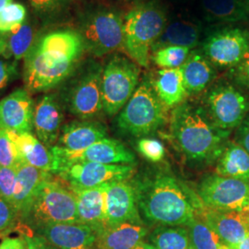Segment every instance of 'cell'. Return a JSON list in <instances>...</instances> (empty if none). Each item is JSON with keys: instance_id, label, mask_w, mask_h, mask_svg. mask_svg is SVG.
Returning <instances> with one entry per match:
<instances>
[{"instance_id": "40", "label": "cell", "mask_w": 249, "mask_h": 249, "mask_svg": "<svg viewBox=\"0 0 249 249\" xmlns=\"http://www.w3.org/2000/svg\"><path fill=\"white\" fill-rule=\"evenodd\" d=\"M230 75L233 81L242 88L249 90V50L243 60L231 69Z\"/></svg>"}, {"instance_id": "23", "label": "cell", "mask_w": 249, "mask_h": 249, "mask_svg": "<svg viewBox=\"0 0 249 249\" xmlns=\"http://www.w3.org/2000/svg\"><path fill=\"white\" fill-rule=\"evenodd\" d=\"M53 174L37 169L25 163H20L17 171V182L12 205L15 208L20 222L33 203L41 184Z\"/></svg>"}, {"instance_id": "5", "label": "cell", "mask_w": 249, "mask_h": 249, "mask_svg": "<svg viewBox=\"0 0 249 249\" xmlns=\"http://www.w3.org/2000/svg\"><path fill=\"white\" fill-rule=\"evenodd\" d=\"M20 223L32 230L57 223H80L76 198L71 188L53 175L45 180Z\"/></svg>"}, {"instance_id": "12", "label": "cell", "mask_w": 249, "mask_h": 249, "mask_svg": "<svg viewBox=\"0 0 249 249\" xmlns=\"http://www.w3.org/2000/svg\"><path fill=\"white\" fill-rule=\"evenodd\" d=\"M249 50V31L242 27H223L211 33L201 52L215 68L232 69Z\"/></svg>"}, {"instance_id": "32", "label": "cell", "mask_w": 249, "mask_h": 249, "mask_svg": "<svg viewBox=\"0 0 249 249\" xmlns=\"http://www.w3.org/2000/svg\"><path fill=\"white\" fill-rule=\"evenodd\" d=\"M192 249H227L216 232L200 218L187 225Z\"/></svg>"}, {"instance_id": "27", "label": "cell", "mask_w": 249, "mask_h": 249, "mask_svg": "<svg viewBox=\"0 0 249 249\" xmlns=\"http://www.w3.org/2000/svg\"><path fill=\"white\" fill-rule=\"evenodd\" d=\"M201 27L195 21L178 19L167 24L159 39L152 46L151 52L169 45L195 48L199 43Z\"/></svg>"}, {"instance_id": "44", "label": "cell", "mask_w": 249, "mask_h": 249, "mask_svg": "<svg viewBox=\"0 0 249 249\" xmlns=\"http://www.w3.org/2000/svg\"><path fill=\"white\" fill-rule=\"evenodd\" d=\"M0 249H28L24 237H6L0 243Z\"/></svg>"}, {"instance_id": "14", "label": "cell", "mask_w": 249, "mask_h": 249, "mask_svg": "<svg viewBox=\"0 0 249 249\" xmlns=\"http://www.w3.org/2000/svg\"><path fill=\"white\" fill-rule=\"evenodd\" d=\"M51 150L54 157L55 167L65 162L77 161L131 165L136 160L132 151H129L123 143L111 138H105L82 151H67L56 146H53Z\"/></svg>"}, {"instance_id": "26", "label": "cell", "mask_w": 249, "mask_h": 249, "mask_svg": "<svg viewBox=\"0 0 249 249\" xmlns=\"http://www.w3.org/2000/svg\"><path fill=\"white\" fill-rule=\"evenodd\" d=\"M151 85L166 108L178 107L185 102L187 93L184 86L181 69H161L156 72Z\"/></svg>"}, {"instance_id": "8", "label": "cell", "mask_w": 249, "mask_h": 249, "mask_svg": "<svg viewBox=\"0 0 249 249\" xmlns=\"http://www.w3.org/2000/svg\"><path fill=\"white\" fill-rule=\"evenodd\" d=\"M141 70L130 58L114 55L103 69L102 93L104 112L117 115L131 98L139 86Z\"/></svg>"}, {"instance_id": "21", "label": "cell", "mask_w": 249, "mask_h": 249, "mask_svg": "<svg viewBox=\"0 0 249 249\" xmlns=\"http://www.w3.org/2000/svg\"><path fill=\"white\" fill-rule=\"evenodd\" d=\"M107 138L106 125L93 119L75 120L64 124L56 147L70 151H82Z\"/></svg>"}, {"instance_id": "42", "label": "cell", "mask_w": 249, "mask_h": 249, "mask_svg": "<svg viewBox=\"0 0 249 249\" xmlns=\"http://www.w3.org/2000/svg\"><path fill=\"white\" fill-rule=\"evenodd\" d=\"M26 241L27 249H57L45 239L43 236L37 233H25L22 234Z\"/></svg>"}, {"instance_id": "36", "label": "cell", "mask_w": 249, "mask_h": 249, "mask_svg": "<svg viewBox=\"0 0 249 249\" xmlns=\"http://www.w3.org/2000/svg\"><path fill=\"white\" fill-rule=\"evenodd\" d=\"M17 167L0 166V196L12 204L17 182Z\"/></svg>"}, {"instance_id": "17", "label": "cell", "mask_w": 249, "mask_h": 249, "mask_svg": "<svg viewBox=\"0 0 249 249\" xmlns=\"http://www.w3.org/2000/svg\"><path fill=\"white\" fill-rule=\"evenodd\" d=\"M33 231L57 249H97V231L86 224H48Z\"/></svg>"}, {"instance_id": "37", "label": "cell", "mask_w": 249, "mask_h": 249, "mask_svg": "<svg viewBox=\"0 0 249 249\" xmlns=\"http://www.w3.org/2000/svg\"><path fill=\"white\" fill-rule=\"evenodd\" d=\"M137 149L145 159L157 162L163 159L165 149L163 144L155 139L142 138L137 143Z\"/></svg>"}, {"instance_id": "18", "label": "cell", "mask_w": 249, "mask_h": 249, "mask_svg": "<svg viewBox=\"0 0 249 249\" xmlns=\"http://www.w3.org/2000/svg\"><path fill=\"white\" fill-rule=\"evenodd\" d=\"M35 103L26 89H17L0 100V128L18 133L34 129Z\"/></svg>"}, {"instance_id": "39", "label": "cell", "mask_w": 249, "mask_h": 249, "mask_svg": "<svg viewBox=\"0 0 249 249\" xmlns=\"http://www.w3.org/2000/svg\"><path fill=\"white\" fill-rule=\"evenodd\" d=\"M38 14L51 17L66 9L69 0H29Z\"/></svg>"}, {"instance_id": "49", "label": "cell", "mask_w": 249, "mask_h": 249, "mask_svg": "<svg viewBox=\"0 0 249 249\" xmlns=\"http://www.w3.org/2000/svg\"><path fill=\"white\" fill-rule=\"evenodd\" d=\"M244 2H246L248 5H249V0H243Z\"/></svg>"}, {"instance_id": "43", "label": "cell", "mask_w": 249, "mask_h": 249, "mask_svg": "<svg viewBox=\"0 0 249 249\" xmlns=\"http://www.w3.org/2000/svg\"><path fill=\"white\" fill-rule=\"evenodd\" d=\"M234 142L238 143L249 153V113L236 128Z\"/></svg>"}, {"instance_id": "45", "label": "cell", "mask_w": 249, "mask_h": 249, "mask_svg": "<svg viewBox=\"0 0 249 249\" xmlns=\"http://www.w3.org/2000/svg\"><path fill=\"white\" fill-rule=\"evenodd\" d=\"M231 249H249V234L241 241L239 244H237L234 248Z\"/></svg>"}, {"instance_id": "16", "label": "cell", "mask_w": 249, "mask_h": 249, "mask_svg": "<svg viewBox=\"0 0 249 249\" xmlns=\"http://www.w3.org/2000/svg\"><path fill=\"white\" fill-rule=\"evenodd\" d=\"M64 105L59 94L49 92L37 100L34 110V129L40 142L52 149L58 141L64 120Z\"/></svg>"}, {"instance_id": "50", "label": "cell", "mask_w": 249, "mask_h": 249, "mask_svg": "<svg viewBox=\"0 0 249 249\" xmlns=\"http://www.w3.org/2000/svg\"><path fill=\"white\" fill-rule=\"evenodd\" d=\"M229 249V248H228V249Z\"/></svg>"}, {"instance_id": "35", "label": "cell", "mask_w": 249, "mask_h": 249, "mask_svg": "<svg viewBox=\"0 0 249 249\" xmlns=\"http://www.w3.org/2000/svg\"><path fill=\"white\" fill-rule=\"evenodd\" d=\"M20 163L17 147L8 130L0 128V166L17 167Z\"/></svg>"}, {"instance_id": "31", "label": "cell", "mask_w": 249, "mask_h": 249, "mask_svg": "<svg viewBox=\"0 0 249 249\" xmlns=\"http://www.w3.org/2000/svg\"><path fill=\"white\" fill-rule=\"evenodd\" d=\"M150 244L156 249H192L189 231L184 226L160 225L150 234Z\"/></svg>"}, {"instance_id": "41", "label": "cell", "mask_w": 249, "mask_h": 249, "mask_svg": "<svg viewBox=\"0 0 249 249\" xmlns=\"http://www.w3.org/2000/svg\"><path fill=\"white\" fill-rule=\"evenodd\" d=\"M18 75V61L0 60V91L5 89Z\"/></svg>"}, {"instance_id": "1", "label": "cell", "mask_w": 249, "mask_h": 249, "mask_svg": "<svg viewBox=\"0 0 249 249\" xmlns=\"http://www.w3.org/2000/svg\"><path fill=\"white\" fill-rule=\"evenodd\" d=\"M84 51L78 31L59 29L40 36L24 58L25 89L36 93L57 87L75 73Z\"/></svg>"}, {"instance_id": "3", "label": "cell", "mask_w": 249, "mask_h": 249, "mask_svg": "<svg viewBox=\"0 0 249 249\" xmlns=\"http://www.w3.org/2000/svg\"><path fill=\"white\" fill-rule=\"evenodd\" d=\"M135 187L139 209L151 223L187 226L196 218L194 204L178 180L168 174H157Z\"/></svg>"}, {"instance_id": "7", "label": "cell", "mask_w": 249, "mask_h": 249, "mask_svg": "<svg viewBox=\"0 0 249 249\" xmlns=\"http://www.w3.org/2000/svg\"><path fill=\"white\" fill-rule=\"evenodd\" d=\"M102 74L103 68L98 63L90 62L67 86L60 97L73 116L89 120L104 112Z\"/></svg>"}, {"instance_id": "10", "label": "cell", "mask_w": 249, "mask_h": 249, "mask_svg": "<svg viewBox=\"0 0 249 249\" xmlns=\"http://www.w3.org/2000/svg\"><path fill=\"white\" fill-rule=\"evenodd\" d=\"M214 124L231 133L249 113V97L229 82L213 85L205 94L204 106Z\"/></svg>"}, {"instance_id": "22", "label": "cell", "mask_w": 249, "mask_h": 249, "mask_svg": "<svg viewBox=\"0 0 249 249\" xmlns=\"http://www.w3.org/2000/svg\"><path fill=\"white\" fill-rule=\"evenodd\" d=\"M18 150L19 161L46 173L53 174L55 161L52 150L40 142L32 132L18 133L8 130Z\"/></svg>"}, {"instance_id": "30", "label": "cell", "mask_w": 249, "mask_h": 249, "mask_svg": "<svg viewBox=\"0 0 249 249\" xmlns=\"http://www.w3.org/2000/svg\"><path fill=\"white\" fill-rule=\"evenodd\" d=\"M3 36L7 45L3 55L8 59L14 58L15 61L25 58L36 42L35 28L28 20L18 29Z\"/></svg>"}, {"instance_id": "13", "label": "cell", "mask_w": 249, "mask_h": 249, "mask_svg": "<svg viewBox=\"0 0 249 249\" xmlns=\"http://www.w3.org/2000/svg\"><path fill=\"white\" fill-rule=\"evenodd\" d=\"M198 195L209 209L244 212L249 206V183L217 174L210 175L199 183Z\"/></svg>"}, {"instance_id": "34", "label": "cell", "mask_w": 249, "mask_h": 249, "mask_svg": "<svg viewBox=\"0 0 249 249\" xmlns=\"http://www.w3.org/2000/svg\"><path fill=\"white\" fill-rule=\"evenodd\" d=\"M27 9L21 3L12 2L0 10V34L10 33L26 21Z\"/></svg>"}, {"instance_id": "11", "label": "cell", "mask_w": 249, "mask_h": 249, "mask_svg": "<svg viewBox=\"0 0 249 249\" xmlns=\"http://www.w3.org/2000/svg\"><path fill=\"white\" fill-rule=\"evenodd\" d=\"M133 173L134 167L129 164L77 161L56 165L53 175L69 187L90 188L108 182L128 180Z\"/></svg>"}, {"instance_id": "9", "label": "cell", "mask_w": 249, "mask_h": 249, "mask_svg": "<svg viewBox=\"0 0 249 249\" xmlns=\"http://www.w3.org/2000/svg\"><path fill=\"white\" fill-rule=\"evenodd\" d=\"M78 32L86 51L104 56L123 46L124 18L114 9H96L84 16Z\"/></svg>"}, {"instance_id": "33", "label": "cell", "mask_w": 249, "mask_h": 249, "mask_svg": "<svg viewBox=\"0 0 249 249\" xmlns=\"http://www.w3.org/2000/svg\"><path fill=\"white\" fill-rule=\"evenodd\" d=\"M190 51L182 46H164L152 52V60L161 69H178L186 62Z\"/></svg>"}, {"instance_id": "24", "label": "cell", "mask_w": 249, "mask_h": 249, "mask_svg": "<svg viewBox=\"0 0 249 249\" xmlns=\"http://www.w3.org/2000/svg\"><path fill=\"white\" fill-rule=\"evenodd\" d=\"M180 69L187 95L200 93L216 77L215 67L199 50L190 51Z\"/></svg>"}, {"instance_id": "20", "label": "cell", "mask_w": 249, "mask_h": 249, "mask_svg": "<svg viewBox=\"0 0 249 249\" xmlns=\"http://www.w3.org/2000/svg\"><path fill=\"white\" fill-rule=\"evenodd\" d=\"M69 187L76 198L80 223L89 225L96 231L107 226L106 200L107 183L90 188Z\"/></svg>"}, {"instance_id": "29", "label": "cell", "mask_w": 249, "mask_h": 249, "mask_svg": "<svg viewBox=\"0 0 249 249\" xmlns=\"http://www.w3.org/2000/svg\"><path fill=\"white\" fill-rule=\"evenodd\" d=\"M216 174L249 183V153L235 142L226 143L217 160Z\"/></svg>"}, {"instance_id": "28", "label": "cell", "mask_w": 249, "mask_h": 249, "mask_svg": "<svg viewBox=\"0 0 249 249\" xmlns=\"http://www.w3.org/2000/svg\"><path fill=\"white\" fill-rule=\"evenodd\" d=\"M200 3L210 22L236 23L249 19V5L243 0H200Z\"/></svg>"}, {"instance_id": "4", "label": "cell", "mask_w": 249, "mask_h": 249, "mask_svg": "<svg viewBox=\"0 0 249 249\" xmlns=\"http://www.w3.org/2000/svg\"><path fill=\"white\" fill-rule=\"evenodd\" d=\"M167 25L163 8L156 2L137 6L124 18L123 47L131 60L146 68L152 46Z\"/></svg>"}, {"instance_id": "46", "label": "cell", "mask_w": 249, "mask_h": 249, "mask_svg": "<svg viewBox=\"0 0 249 249\" xmlns=\"http://www.w3.org/2000/svg\"><path fill=\"white\" fill-rule=\"evenodd\" d=\"M6 40L3 35L0 34V55L4 54L6 51Z\"/></svg>"}, {"instance_id": "25", "label": "cell", "mask_w": 249, "mask_h": 249, "mask_svg": "<svg viewBox=\"0 0 249 249\" xmlns=\"http://www.w3.org/2000/svg\"><path fill=\"white\" fill-rule=\"evenodd\" d=\"M142 223L105 226L97 231V249H133L147 235Z\"/></svg>"}, {"instance_id": "6", "label": "cell", "mask_w": 249, "mask_h": 249, "mask_svg": "<svg viewBox=\"0 0 249 249\" xmlns=\"http://www.w3.org/2000/svg\"><path fill=\"white\" fill-rule=\"evenodd\" d=\"M166 120V107L162 105L151 85L144 80L120 111L116 119L117 127L134 137L155 132Z\"/></svg>"}, {"instance_id": "48", "label": "cell", "mask_w": 249, "mask_h": 249, "mask_svg": "<svg viewBox=\"0 0 249 249\" xmlns=\"http://www.w3.org/2000/svg\"><path fill=\"white\" fill-rule=\"evenodd\" d=\"M244 213L246 214V216H247V218L249 219V206L244 211Z\"/></svg>"}, {"instance_id": "15", "label": "cell", "mask_w": 249, "mask_h": 249, "mask_svg": "<svg viewBox=\"0 0 249 249\" xmlns=\"http://www.w3.org/2000/svg\"><path fill=\"white\" fill-rule=\"evenodd\" d=\"M107 226L120 223H142L139 213L136 187L128 180L107 183Z\"/></svg>"}, {"instance_id": "19", "label": "cell", "mask_w": 249, "mask_h": 249, "mask_svg": "<svg viewBox=\"0 0 249 249\" xmlns=\"http://www.w3.org/2000/svg\"><path fill=\"white\" fill-rule=\"evenodd\" d=\"M200 219L207 223L223 245L229 249L234 248L249 234V221L244 212L217 211L203 205Z\"/></svg>"}, {"instance_id": "47", "label": "cell", "mask_w": 249, "mask_h": 249, "mask_svg": "<svg viewBox=\"0 0 249 249\" xmlns=\"http://www.w3.org/2000/svg\"><path fill=\"white\" fill-rule=\"evenodd\" d=\"M11 1L12 0H0V10L6 8L10 3H12Z\"/></svg>"}, {"instance_id": "38", "label": "cell", "mask_w": 249, "mask_h": 249, "mask_svg": "<svg viewBox=\"0 0 249 249\" xmlns=\"http://www.w3.org/2000/svg\"><path fill=\"white\" fill-rule=\"evenodd\" d=\"M18 221V213L13 205L0 196V234L13 229Z\"/></svg>"}, {"instance_id": "2", "label": "cell", "mask_w": 249, "mask_h": 249, "mask_svg": "<svg viewBox=\"0 0 249 249\" xmlns=\"http://www.w3.org/2000/svg\"><path fill=\"white\" fill-rule=\"evenodd\" d=\"M170 135L186 160L201 164L219 159L230 133L214 124L203 106L184 102L172 112Z\"/></svg>"}]
</instances>
